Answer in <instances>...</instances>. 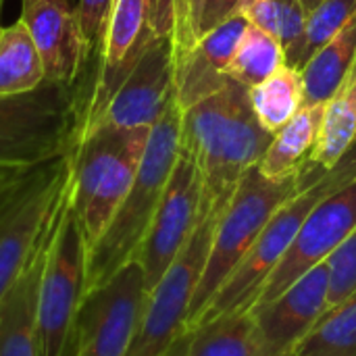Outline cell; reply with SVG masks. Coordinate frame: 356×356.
<instances>
[{"label":"cell","mask_w":356,"mask_h":356,"mask_svg":"<svg viewBox=\"0 0 356 356\" xmlns=\"http://www.w3.org/2000/svg\"><path fill=\"white\" fill-rule=\"evenodd\" d=\"M271 140L273 134L250 104L248 88L232 77L219 92L181 111L179 150L198 167L202 215L227 207L240 177L259 165Z\"/></svg>","instance_id":"1"},{"label":"cell","mask_w":356,"mask_h":356,"mask_svg":"<svg viewBox=\"0 0 356 356\" xmlns=\"http://www.w3.org/2000/svg\"><path fill=\"white\" fill-rule=\"evenodd\" d=\"M325 173V169L309 165L284 177H267L261 173L259 165H252L240 177L227 207L217 221L211 252L190 309L188 330L194 325L225 280L244 261L277 209L305 188L319 181Z\"/></svg>","instance_id":"2"},{"label":"cell","mask_w":356,"mask_h":356,"mask_svg":"<svg viewBox=\"0 0 356 356\" xmlns=\"http://www.w3.org/2000/svg\"><path fill=\"white\" fill-rule=\"evenodd\" d=\"M179 129L181 108L173 98L150 129L144 156L125 200L88 254L86 292L111 280L129 261H136L179 154Z\"/></svg>","instance_id":"3"},{"label":"cell","mask_w":356,"mask_h":356,"mask_svg":"<svg viewBox=\"0 0 356 356\" xmlns=\"http://www.w3.org/2000/svg\"><path fill=\"white\" fill-rule=\"evenodd\" d=\"M83 111L75 86L65 83L0 96V165L33 167L77 150Z\"/></svg>","instance_id":"4"},{"label":"cell","mask_w":356,"mask_h":356,"mask_svg":"<svg viewBox=\"0 0 356 356\" xmlns=\"http://www.w3.org/2000/svg\"><path fill=\"white\" fill-rule=\"evenodd\" d=\"M356 177L355 165H336V169L327 171L319 181L298 192L294 198H290L286 204L277 209V213L269 219L244 261L238 265V269L225 280V284L217 290V294L211 298L207 309L200 313V317L194 321V327L204 325L217 317L236 313V311H248L259 298L261 288L265 286L271 271L280 265L288 248L292 246L300 225L309 217V213L334 190L348 184Z\"/></svg>","instance_id":"5"},{"label":"cell","mask_w":356,"mask_h":356,"mask_svg":"<svg viewBox=\"0 0 356 356\" xmlns=\"http://www.w3.org/2000/svg\"><path fill=\"white\" fill-rule=\"evenodd\" d=\"M221 213L223 211H211L200 217L184 250L148 292L127 356H165L188 332L190 309Z\"/></svg>","instance_id":"6"},{"label":"cell","mask_w":356,"mask_h":356,"mask_svg":"<svg viewBox=\"0 0 356 356\" xmlns=\"http://www.w3.org/2000/svg\"><path fill=\"white\" fill-rule=\"evenodd\" d=\"M173 33V0H115L98 56L100 65L96 83L83 111V136L98 125L113 96L140 63L144 52L156 40Z\"/></svg>","instance_id":"7"},{"label":"cell","mask_w":356,"mask_h":356,"mask_svg":"<svg viewBox=\"0 0 356 356\" xmlns=\"http://www.w3.org/2000/svg\"><path fill=\"white\" fill-rule=\"evenodd\" d=\"M88 246L69 211L56 232L38 296V355L75 356L77 315L86 294Z\"/></svg>","instance_id":"8"},{"label":"cell","mask_w":356,"mask_h":356,"mask_svg":"<svg viewBox=\"0 0 356 356\" xmlns=\"http://www.w3.org/2000/svg\"><path fill=\"white\" fill-rule=\"evenodd\" d=\"M75 150L29 167L0 196V298L25 267L71 173Z\"/></svg>","instance_id":"9"},{"label":"cell","mask_w":356,"mask_h":356,"mask_svg":"<svg viewBox=\"0 0 356 356\" xmlns=\"http://www.w3.org/2000/svg\"><path fill=\"white\" fill-rule=\"evenodd\" d=\"M146 296L138 261H129L111 280L86 292L77 315L75 356L129 355Z\"/></svg>","instance_id":"10"},{"label":"cell","mask_w":356,"mask_h":356,"mask_svg":"<svg viewBox=\"0 0 356 356\" xmlns=\"http://www.w3.org/2000/svg\"><path fill=\"white\" fill-rule=\"evenodd\" d=\"M356 227V177L327 194L305 219L292 246L271 271L265 286L259 292L252 309H259L282 292H286L296 280L307 275L313 267L325 263L340 244Z\"/></svg>","instance_id":"11"},{"label":"cell","mask_w":356,"mask_h":356,"mask_svg":"<svg viewBox=\"0 0 356 356\" xmlns=\"http://www.w3.org/2000/svg\"><path fill=\"white\" fill-rule=\"evenodd\" d=\"M202 179L196 163L179 150L159 209L150 221L136 261L150 292L192 238L202 217Z\"/></svg>","instance_id":"12"},{"label":"cell","mask_w":356,"mask_h":356,"mask_svg":"<svg viewBox=\"0 0 356 356\" xmlns=\"http://www.w3.org/2000/svg\"><path fill=\"white\" fill-rule=\"evenodd\" d=\"M73 173L52 209L25 267L0 298V356L38 355V296L56 232L71 204Z\"/></svg>","instance_id":"13"},{"label":"cell","mask_w":356,"mask_h":356,"mask_svg":"<svg viewBox=\"0 0 356 356\" xmlns=\"http://www.w3.org/2000/svg\"><path fill=\"white\" fill-rule=\"evenodd\" d=\"M330 267L321 263L271 302L250 309L263 356H292L327 311Z\"/></svg>","instance_id":"14"},{"label":"cell","mask_w":356,"mask_h":356,"mask_svg":"<svg viewBox=\"0 0 356 356\" xmlns=\"http://www.w3.org/2000/svg\"><path fill=\"white\" fill-rule=\"evenodd\" d=\"M173 98L175 44L173 35H165L144 52L140 63L113 96L98 125H111L119 129L152 127Z\"/></svg>","instance_id":"15"},{"label":"cell","mask_w":356,"mask_h":356,"mask_svg":"<svg viewBox=\"0 0 356 356\" xmlns=\"http://www.w3.org/2000/svg\"><path fill=\"white\" fill-rule=\"evenodd\" d=\"M21 21L42 56L46 81L75 86L86 67V46L71 0H23Z\"/></svg>","instance_id":"16"},{"label":"cell","mask_w":356,"mask_h":356,"mask_svg":"<svg viewBox=\"0 0 356 356\" xmlns=\"http://www.w3.org/2000/svg\"><path fill=\"white\" fill-rule=\"evenodd\" d=\"M248 21L234 13L202 33L198 42L175 60V100L181 111L213 96L227 83V67Z\"/></svg>","instance_id":"17"},{"label":"cell","mask_w":356,"mask_h":356,"mask_svg":"<svg viewBox=\"0 0 356 356\" xmlns=\"http://www.w3.org/2000/svg\"><path fill=\"white\" fill-rule=\"evenodd\" d=\"M150 129L152 127L127 129V142H125L121 154L106 169V173L98 181L90 200L77 211L71 207L75 213V219L79 223L83 242L88 246V254L92 252V248L96 246V242L100 240V236L113 221L117 209L125 200V196L136 179L140 161L144 156V150H146V144L150 138Z\"/></svg>","instance_id":"18"},{"label":"cell","mask_w":356,"mask_h":356,"mask_svg":"<svg viewBox=\"0 0 356 356\" xmlns=\"http://www.w3.org/2000/svg\"><path fill=\"white\" fill-rule=\"evenodd\" d=\"M325 104L302 106L286 125H282L259 161V169L267 177H284L311 165V154L319 140Z\"/></svg>","instance_id":"19"},{"label":"cell","mask_w":356,"mask_h":356,"mask_svg":"<svg viewBox=\"0 0 356 356\" xmlns=\"http://www.w3.org/2000/svg\"><path fill=\"white\" fill-rule=\"evenodd\" d=\"M177 346L179 356H263L250 309L188 330Z\"/></svg>","instance_id":"20"},{"label":"cell","mask_w":356,"mask_h":356,"mask_svg":"<svg viewBox=\"0 0 356 356\" xmlns=\"http://www.w3.org/2000/svg\"><path fill=\"white\" fill-rule=\"evenodd\" d=\"M356 67L355 17L300 69L305 81V104H325Z\"/></svg>","instance_id":"21"},{"label":"cell","mask_w":356,"mask_h":356,"mask_svg":"<svg viewBox=\"0 0 356 356\" xmlns=\"http://www.w3.org/2000/svg\"><path fill=\"white\" fill-rule=\"evenodd\" d=\"M356 140V67L340 90L325 102V115L319 131V140L311 154V165L325 171L348 154Z\"/></svg>","instance_id":"22"},{"label":"cell","mask_w":356,"mask_h":356,"mask_svg":"<svg viewBox=\"0 0 356 356\" xmlns=\"http://www.w3.org/2000/svg\"><path fill=\"white\" fill-rule=\"evenodd\" d=\"M46 81L35 42L19 19L0 29V96L31 92Z\"/></svg>","instance_id":"23"},{"label":"cell","mask_w":356,"mask_h":356,"mask_svg":"<svg viewBox=\"0 0 356 356\" xmlns=\"http://www.w3.org/2000/svg\"><path fill=\"white\" fill-rule=\"evenodd\" d=\"M248 96L261 125L269 134H275L305 106L302 73L294 67L282 65L265 81L250 88Z\"/></svg>","instance_id":"24"},{"label":"cell","mask_w":356,"mask_h":356,"mask_svg":"<svg viewBox=\"0 0 356 356\" xmlns=\"http://www.w3.org/2000/svg\"><path fill=\"white\" fill-rule=\"evenodd\" d=\"M282 65H286V56L280 40L248 23L229 60L227 77L250 90L273 75Z\"/></svg>","instance_id":"25"},{"label":"cell","mask_w":356,"mask_h":356,"mask_svg":"<svg viewBox=\"0 0 356 356\" xmlns=\"http://www.w3.org/2000/svg\"><path fill=\"white\" fill-rule=\"evenodd\" d=\"M356 13V0H323L307 15L300 38L284 50L286 65L302 69L309 58L325 46Z\"/></svg>","instance_id":"26"},{"label":"cell","mask_w":356,"mask_h":356,"mask_svg":"<svg viewBox=\"0 0 356 356\" xmlns=\"http://www.w3.org/2000/svg\"><path fill=\"white\" fill-rule=\"evenodd\" d=\"M292 356H356V292L325 311Z\"/></svg>","instance_id":"27"},{"label":"cell","mask_w":356,"mask_h":356,"mask_svg":"<svg viewBox=\"0 0 356 356\" xmlns=\"http://www.w3.org/2000/svg\"><path fill=\"white\" fill-rule=\"evenodd\" d=\"M236 13L277 38L284 50L300 38L307 21L300 0H240Z\"/></svg>","instance_id":"28"},{"label":"cell","mask_w":356,"mask_h":356,"mask_svg":"<svg viewBox=\"0 0 356 356\" xmlns=\"http://www.w3.org/2000/svg\"><path fill=\"white\" fill-rule=\"evenodd\" d=\"M325 263L330 267L327 311H332L356 292V227Z\"/></svg>","instance_id":"29"},{"label":"cell","mask_w":356,"mask_h":356,"mask_svg":"<svg viewBox=\"0 0 356 356\" xmlns=\"http://www.w3.org/2000/svg\"><path fill=\"white\" fill-rule=\"evenodd\" d=\"M115 0H79L77 2V19L81 25L83 46H86V60L94 54L100 56V48L104 42V33L113 15Z\"/></svg>","instance_id":"30"},{"label":"cell","mask_w":356,"mask_h":356,"mask_svg":"<svg viewBox=\"0 0 356 356\" xmlns=\"http://www.w3.org/2000/svg\"><path fill=\"white\" fill-rule=\"evenodd\" d=\"M204 4L207 0H184L181 10L175 17V33H173L175 60L198 42V25H200Z\"/></svg>","instance_id":"31"},{"label":"cell","mask_w":356,"mask_h":356,"mask_svg":"<svg viewBox=\"0 0 356 356\" xmlns=\"http://www.w3.org/2000/svg\"><path fill=\"white\" fill-rule=\"evenodd\" d=\"M240 0H207L202 17H200V25H198V38L207 31H211L213 27H217L219 23H223L227 17H232L238 8Z\"/></svg>","instance_id":"32"},{"label":"cell","mask_w":356,"mask_h":356,"mask_svg":"<svg viewBox=\"0 0 356 356\" xmlns=\"http://www.w3.org/2000/svg\"><path fill=\"white\" fill-rule=\"evenodd\" d=\"M29 167H8V165H0V196L27 171Z\"/></svg>","instance_id":"33"},{"label":"cell","mask_w":356,"mask_h":356,"mask_svg":"<svg viewBox=\"0 0 356 356\" xmlns=\"http://www.w3.org/2000/svg\"><path fill=\"white\" fill-rule=\"evenodd\" d=\"M340 163H344V165H355L356 167V140L355 144H353V148L348 150V154H346ZM340 163H338V165H340Z\"/></svg>","instance_id":"34"},{"label":"cell","mask_w":356,"mask_h":356,"mask_svg":"<svg viewBox=\"0 0 356 356\" xmlns=\"http://www.w3.org/2000/svg\"><path fill=\"white\" fill-rule=\"evenodd\" d=\"M321 2H323V0H300V4H302V8H305V13H307V15H309L313 8H317Z\"/></svg>","instance_id":"35"},{"label":"cell","mask_w":356,"mask_h":356,"mask_svg":"<svg viewBox=\"0 0 356 356\" xmlns=\"http://www.w3.org/2000/svg\"><path fill=\"white\" fill-rule=\"evenodd\" d=\"M165 356H179V346H177V342L173 344V348H171V350H169Z\"/></svg>","instance_id":"36"},{"label":"cell","mask_w":356,"mask_h":356,"mask_svg":"<svg viewBox=\"0 0 356 356\" xmlns=\"http://www.w3.org/2000/svg\"><path fill=\"white\" fill-rule=\"evenodd\" d=\"M175 2V17H177V13L181 10V4H184V0H173Z\"/></svg>","instance_id":"37"},{"label":"cell","mask_w":356,"mask_h":356,"mask_svg":"<svg viewBox=\"0 0 356 356\" xmlns=\"http://www.w3.org/2000/svg\"><path fill=\"white\" fill-rule=\"evenodd\" d=\"M0 8H2V0H0Z\"/></svg>","instance_id":"38"},{"label":"cell","mask_w":356,"mask_h":356,"mask_svg":"<svg viewBox=\"0 0 356 356\" xmlns=\"http://www.w3.org/2000/svg\"><path fill=\"white\" fill-rule=\"evenodd\" d=\"M0 29H2V27H0Z\"/></svg>","instance_id":"39"}]
</instances>
